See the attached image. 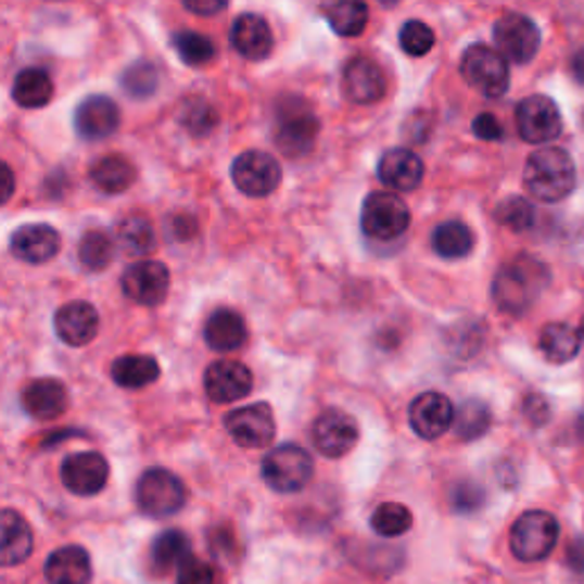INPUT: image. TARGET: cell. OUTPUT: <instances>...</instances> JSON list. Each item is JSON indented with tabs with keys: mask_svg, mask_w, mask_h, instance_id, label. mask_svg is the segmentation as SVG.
Wrapping results in <instances>:
<instances>
[{
	"mask_svg": "<svg viewBox=\"0 0 584 584\" xmlns=\"http://www.w3.org/2000/svg\"><path fill=\"white\" fill-rule=\"evenodd\" d=\"M567 561L575 573H584V538L575 536L567 548Z\"/></svg>",
	"mask_w": 584,
	"mask_h": 584,
	"instance_id": "681fc988",
	"label": "cell"
},
{
	"mask_svg": "<svg viewBox=\"0 0 584 584\" xmlns=\"http://www.w3.org/2000/svg\"><path fill=\"white\" fill-rule=\"evenodd\" d=\"M16 190V178H14V172L8 163L0 161V206L8 204V201L12 199Z\"/></svg>",
	"mask_w": 584,
	"mask_h": 584,
	"instance_id": "c3c4849f",
	"label": "cell"
},
{
	"mask_svg": "<svg viewBox=\"0 0 584 584\" xmlns=\"http://www.w3.org/2000/svg\"><path fill=\"white\" fill-rule=\"evenodd\" d=\"M580 434L584 436V414H582V418H580Z\"/></svg>",
	"mask_w": 584,
	"mask_h": 584,
	"instance_id": "db71d44e",
	"label": "cell"
},
{
	"mask_svg": "<svg viewBox=\"0 0 584 584\" xmlns=\"http://www.w3.org/2000/svg\"><path fill=\"white\" fill-rule=\"evenodd\" d=\"M62 484L69 488L74 496L89 498L101 493L110 478V466L99 453H76L62 461Z\"/></svg>",
	"mask_w": 584,
	"mask_h": 584,
	"instance_id": "2e32d148",
	"label": "cell"
},
{
	"mask_svg": "<svg viewBox=\"0 0 584 584\" xmlns=\"http://www.w3.org/2000/svg\"><path fill=\"white\" fill-rule=\"evenodd\" d=\"M550 267L532 254H516L507 261L491 285V297L507 316H525V313L544 295L550 285Z\"/></svg>",
	"mask_w": 584,
	"mask_h": 584,
	"instance_id": "6da1fadb",
	"label": "cell"
},
{
	"mask_svg": "<svg viewBox=\"0 0 584 584\" xmlns=\"http://www.w3.org/2000/svg\"><path fill=\"white\" fill-rule=\"evenodd\" d=\"M473 132L484 142H498L503 140V124L491 112H482L473 122Z\"/></svg>",
	"mask_w": 584,
	"mask_h": 584,
	"instance_id": "7dc6e473",
	"label": "cell"
},
{
	"mask_svg": "<svg viewBox=\"0 0 584 584\" xmlns=\"http://www.w3.org/2000/svg\"><path fill=\"white\" fill-rule=\"evenodd\" d=\"M434 30L424 24V21L411 18L399 30V49L411 55V58H422L434 49Z\"/></svg>",
	"mask_w": 584,
	"mask_h": 584,
	"instance_id": "7bdbcfd3",
	"label": "cell"
},
{
	"mask_svg": "<svg viewBox=\"0 0 584 584\" xmlns=\"http://www.w3.org/2000/svg\"><path fill=\"white\" fill-rule=\"evenodd\" d=\"M178 119H181L186 130L194 135V138H206L208 132L215 130L219 117L206 99L192 97L181 105V115H178Z\"/></svg>",
	"mask_w": 584,
	"mask_h": 584,
	"instance_id": "ab89813d",
	"label": "cell"
},
{
	"mask_svg": "<svg viewBox=\"0 0 584 584\" xmlns=\"http://www.w3.org/2000/svg\"><path fill=\"white\" fill-rule=\"evenodd\" d=\"M577 331H580V335H582V339H584V318H582V322L577 325Z\"/></svg>",
	"mask_w": 584,
	"mask_h": 584,
	"instance_id": "f5cc1de1",
	"label": "cell"
},
{
	"mask_svg": "<svg viewBox=\"0 0 584 584\" xmlns=\"http://www.w3.org/2000/svg\"><path fill=\"white\" fill-rule=\"evenodd\" d=\"M281 165L265 151H244L231 165V178L236 188L246 196H267L281 183Z\"/></svg>",
	"mask_w": 584,
	"mask_h": 584,
	"instance_id": "8fae6325",
	"label": "cell"
},
{
	"mask_svg": "<svg viewBox=\"0 0 584 584\" xmlns=\"http://www.w3.org/2000/svg\"><path fill=\"white\" fill-rule=\"evenodd\" d=\"M411 525L414 513L402 503H381L370 516V528L374 530L377 536L384 538H397L402 534H407Z\"/></svg>",
	"mask_w": 584,
	"mask_h": 584,
	"instance_id": "8d00e7d4",
	"label": "cell"
},
{
	"mask_svg": "<svg viewBox=\"0 0 584 584\" xmlns=\"http://www.w3.org/2000/svg\"><path fill=\"white\" fill-rule=\"evenodd\" d=\"M158 82H161L158 69H155V64L149 62V60L132 62L128 69L124 72V76H122L124 92L130 99H138V101H144V99L153 97L155 89H158Z\"/></svg>",
	"mask_w": 584,
	"mask_h": 584,
	"instance_id": "f35d334b",
	"label": "cell"
},
{
	"mask_svg": "<svg viewBox=\"0 0 584 584\" xmlns=\"http://www.w3.org/2000/svg\"><path fill=\"white\" fill-rule=\"evenodd\" d=\"M112 254H115V242H112L105 231L94 229L82 236L78 256L82 267H87L89 272H101V269H105L112 263Z\"/></svg>",
	"mask_w": 584,
	"mask_h": 584,
	"instance_id": "74e56055",
	"label": "cell"
},
{
	"mask_svg": "<svg viewBox=\"0 0 584 584\" xmlns=\"http://www.w3.org/2000/svg\"><path fill=\"white\" fill-rule=\"evenodd\" d=\"M491 409L488 404L473 397V399H466L459 411L455 414V434L461 439V441H478L482 439L488 430H491Z\"/></svg>",
	"mask_w": 584,
	"mask_h": 584,
	"instance_id": "d590c367",
	"label": "cell"
},
{
	"mask_svg": "<svg viewBox=\"0 0 584 584\" xmlns=\"http://www.w3.org/2000/svg\"><path fill=\"white\" fill-rule=\"evenodd\" d=\"M461 76L484 99H500L509 89L507 60L486 43H470L464 51Z\"/></svg>",
	"mask_w": 584,
	"mask_h": 584,
	"instance_id": "52a82bcc",
	"label": "cell"
},
{
	"mask_svg": "<svg viewBox=\"0 0 584 584\" xmlns=\"http://www.w3.org/2000/svg\"><path fill=\"white\" fill-rule=\"evenodd\" d=\"M575 163L559 147H542L530 153L523 169L525 190L542 204H557L575 190Z\"/></svg>",
	"mask_w": 584,
	"mask_h": 584,
	"instance_id": "7a4b0ae2",
	"label": "cell"
},
{
	"mask_svg": "<svg viewBox=\"0 0 584 584\" xmlns=\"http://www.w3.org/2000/svg\"><path fill=\"white\" fill-rule=\"evenodd\" d=\"M310 439L322 457L341 459L358 443V424L343 409H325L313 420Z\"/></svg>",
	"mask_w": 584,
	"mask_h": 584,
	"instance_id": "7c38bea8",
	"label": "cell"
},
{
	"mask_svg": "<svg viewBox=\"0 0 584 584\" xmlns=\"http://www.w3.org/2000/svg\"><path fill=\"white\" fill-rule=\"evenodd\" d=\"M473 231H470L464 221L447 219L434 229L432 233V250L445 261H459L473 252Z\"/></svg>",
	"mask_w": 584,
	"mask_h": 584,
	"instance_id": "1f68e13d",
	"label": "cell"
},
{
	"mask_svg": "<svg viewBox=\"0 0 584 584\" xmlns=\"http://www.w3.org/2000/svg\"><path fill=\"white\" fill-rule=\"evenodd\" d=\"M21 404L37 420H55L69 407V393L60 379H35L21 393Z\"/></svg>",
	"mask_w": 584,
	"mask_h": 584,
	"instance_id": "d4e9b609",
	"label": "cell"
},
{
	"mask_svg": "<svg viewBox=\"0 0 584 584\" xmlns=\"http://www.w3.org/2000/svg\"><path fill=\"white\" fill-rule=\"evenodd\" d=\"M135 500L151 519H169L186 507L188 491L181 478L165 468H149L135 488Z\"/></svg>",
	"mask_w": 584,
	"mask_h": 584,
	"instance_id": "8992f818",
	"label": "cell"
},
{
	"mask_svg": "<svg viewBox=\"0 0 584 584\" xmlns=\"http://www.w3.org/2000/svg\"><path fill=\"white\" fill-rule=\"evenodd\" d=\"M224 427H227L231 439L246 450H258V447L269 445L277 436L275 411L267 402L246 404V407L227 414Z\"/></svg>",
	"mask_w": 584,
	"mask_h": 584,
	"instance_id": "30bf717a",
	"label": "cell"
},
{
	"mask_svg": "<svg viewBox=\"0 0 584 584\" xmlns=\"http://www.w3.org/2000/svg\"><path fill=\"white\" fill-rule=\"evenodd\" d=\"M389 89L386 74L381 72V66L366 58L356 55L352 58L343 69V94L347 101L356 105H370L384 99Z\"/></svg>",
	"mask_w": 584,
	"mask_h": 584,
	"instance_id": "9a60e30c",
	"label": "cell"
},
{
	"mask_svg": "<svg viewBox=\"0 0 584 584\" xmlns=\"http://www.w3.org/2000/svg\"><path fill=\"white\" fill-rule=\"evenodd\" d=\"M571 72H573V78L584 85V49L575 51V55L571 58Z\"/></svg>",
	"mask_w": 584,
	"mask_h": 584,
	"instance_id": "816d5d0a",
	"label": "cell"
},
{
	"mask_svg": "<svg viewBox=\"0 0 584 584\" xmlns=\"http://www.w3.org/2000/svg\"><path fill=\"white\" fill-rule=\"evenodd\" d=\"M496 219L505 229L513 233H523L534 227L536 213H534L532 201H528L525 196H507L496 208Z\"/></svg>",
	"mask_w": 584,
	"mask_h": 584,
	"instance_id": "b9f144b4",
	"label": "cell"
},
{
	"mask_svg": "<svg viewBox=\"0 0 584 584\" xmlns=\"http://www.w3.org/2000/svg\"><path fill=\"white\" fill-rule=\"evenodd\" d=\"M320 135V119L302 99H285L277 110L275 142L288 158L313 151Z\"/></svg>",
	"mask_w": 584,
	"mask_h": 584,
	"instance_id": "3957f363",
	"label": "cell"
},
{
	"mask_svg": "<svg viewBox=\"0 0 584 584\" xmlns=\"http://www.w3.org/2000/svg\"><path fill=\"white\" fill-rule=\"evenodd\" d=\"M122 112L110 97H89L76 107L74 126L82 140H105L119 128Z\"/></svg>",
	"mask_w": 584,
	"mask_h": 584,
	"instance_id": "ffe728a7",
	"label": "cell"
},
{
	"mask_svg": "<svg viewBox=\"0 0 584 584\" xmlns=\"http://www.w3.org/2000/svg\"><path fill=\"white\" fill-rule=\"evenodd\" d=\"M559 523L553 513L542 509H530L521 513L509 532V548L516 559L532 564L544 561L557 546Z\"/></svg>",
	"mask_w": 584,
	"mask_h": 584,
	"instance_id": "277c9868",
	"label": "cell"
},
{
	"mask_svg": "<svg viewBox=\"0 0 584 584\" xmlns=\"http://www.w3.org/2000/svg\"><path fill=\"white\" fill-rule=\"evenodd\" d=\"M377 176L379 181L386 188H393L397 192H411L422 183L424 176V165L420 161V155L414 153L411 149H389L377 165Z\"/></svg>",
	"mask_w": 584,
	"mask_h": 584,
	"instance_id": "7402d4cb",
	"label": "cell"
},
{
	"mask_svg": "<svg viewBox=\"0 0 584 584\" xmlns=\"http://www.w3.org/2000/svg\"><path fill=\"white\" fill-rule=\"evenodd\" d=\"M523 416L534 424V427H544L550 416H553V409H550V402L544 397V395H528L523 399Z\"/></svg>",
	"mask_w": 584,
	"mask_h": 584,
	"instance_id": "bcb514c9",
	"label": "cell"
},
{
	"mask_svg": "<svg viewBox=\"0 0 584 584\" xmlns=\"http://www.w3.org/2000/svg\"><path fill=\"white\" fill-rule=\"evenodd\" d=\"M231 43L244 60H265L275 49V35L261 14H240L231 26Z\"/></svg>",
	"mask_w": 584,
	"mask_h": 584,
	"instance_id": "cb8c5ba5",
	"label": "cell"
},
{
	"mask_svg": "<svg viewBox=\"0 0 584 584\" xmlns=\"http://www.w3.org/2000/svg\"><path fill=\"white\" fill-rule=\"evenodd\" d=\"M204 389L211 402L231 404L252 393L254 374L240 361H215L204 374Z\"/></svg>",
	"mask_w": 584,
	"mask_h": 584,
	"instance_id": "ac0fdd59",
	"label": "cell"
},
{
	"mask_svg": "<svg viewBox=\"0 0 584 584\" xmlns=\"http://www.w3.org/2000/svg\"><path fill=\"white\" fill-rule=\"evenodd\" d=\"M493 41L500 51V55L516 64H528L534 60L542 47V33L536 24L525 14H505L493 26Z\"/></svg>",
	"mask_w": 584,
	"mask_h": 584,
	"instance_id": "9c48e42d",
	"label": "cell"
},
{
	"mask_svg": "<svg viewBox=\"0 0 584 584\" xmlns=\"http://www.w3.org/2000/svg\"><path fill=\"white\" fill-rule=\"evenodd\" d=\"M519 135L530 144H546L557 140L564 128L557 103L544 94H532L516 107Z\"/></svg>",
	"mask_w": 584,
	"mask_h": 584,
	"instance_id": "4fadbf2b",
	"label": "cell"
},
{
	"mask_svg": "<svg viewBox=\"0 0 584 584\" xmlns=\"http://www.w3.org/2000/svg\"><path fill=\"white\" fill-rule=\"evenodd\" d=\"M192 557V544L186 532L165 530L151 544V567L158 573H169Z\"/></svg>",
	"mask_w": 584,
	"mask_h": 584,
	"instance_id": "4dcf8cb0",
	"label": "cell"
},
{
	"mask_svg": "<svg viewBox=\"0 0 584 584\" xmlns=\"http://www.w3.org/2000/svg\"><path fill=\"white\" fill-rule=\"evenodd\" d=\"M176 584H215V571L206 561L190 557L178 567Z\"/></svg>",
	"mask_w": 584,
	"mask_h": 584,
	"instance_id": "f6af8a7d",
	"label": "cell"
},
{
	"mask_svg": "<svg viewBox=\"0 0 584 584\" xmlns=\"http://www.w3.org/2000/svg\"><path fill=\"white\" fill-rule=\"evenodd\" d=\"M450 505L457 513H473L484 505V491L475 482H459L450 491Z\"/></svg>",
	"mask_w": 584,
	"mask_h": 584,
	"instance_id": "ee69618b",
	"label": "cell"
},
{
	"mask_svg": "<svg viewBox=\"0 0 584 584\" xmlns=\"http://www.w3.org/2000/svg\"><path fill=\"white\" fill-rule=\"evenodd\" d=\"M43 573L51 584H89L92 582V559L80 546H62L51 553Z\"/></svg>",
	"mask_w": 584,
	"mask_h": 584,
	"instance_id": "484cf974",
	"label": "cell"
},
{
	"mask_svg": "<svg viewBox=\"0 0 584 584\" xmlns=\"http://www.w3.org/2000/svg\"><path fill=\"white\" fill-rule=\"evenodd\" d=\"M89 178H92V183L105 192V194H119V192H126L132 183L135 178H138V169H135V165L124 158V155H103L101 161H97L92 165V169H89Z\"/></svg>",
	"mask_w": 584,
	"mask_h": 584,
	"instance_id": "f546056e",
	"label": "cell"
},
{
	"mask_svg": "<svg viewBox=\"0 0 584 584\" xmlns=\"http://www.w3.org/2000/svg\"><path fill=\"white\" fill-rule=\"evenodd\" d=\"M53 92H55L53 80L43 69H24L14 78V85H12L14 103L28 110L49 105L53 99Z\"/></svg>",
	"mask_w": 584,
	"mask_h": 584,
	"instance_id": "836d02e7",
	"label": "cell"
},
{
	"mask_svg": "<svg viewBox=\"0 0 584 584\" xmlns=\"http://www.w3.org/2000/svg\"><path fill=\"white\" fill-rule=\"evenodd\" d=\"M124 295L140 306H161L169 292V269L158 261L132 263L122 277Z\"/></svg>",
	"mask_w": 584,
	"mask_h": 584,
	"instance_id": "5bb4252c",
	"label": "cell"
},
{
	"mask_svg": "<svg viewBox=\"0 0 584 584\" xmlns=\"http://www.w3.org/2000/svg\"><path fill=\"white\" fill-rule=\"evenodd\" d=\"M110 374L115 379L117 386L138 391L153 384V381L161 377V366L149 354H126L112 364Z\"/></svg>",
	"mask_w": 584,
	"mask_h": 584,
	"instance_id": "f1b7e54d",
	"label": "cell"
},
{
	"mask_svg": "<svg viewBox=\"0 0 584 584\" xmlns=\"http://www.w3.org/2000/svg\"><path fill=\"white\" fill-rule=\"evenodd\" d=\"M186 10L201 14V16H211V14L227 10V3H219V0H188Z\"/></svg>",
	"mask_w": 584,
	"mask_h": 584,
	"instance_id": "f907efd6",
	"label": "cell"
},
{
	"mask_svg": "<svg viewBox=\"0 0 584 584\" xmlns=\"http://www.w3.org/2000/svg\"><path fill=\"white\" fill-rule=\"evenodd\" d=\"M53 322L62 343L72 347H85L99 333V310L87 302H69L55 313Z\"/></svg>",
	"mask_w": 584,
	"mask_h": 584,
	"instance_id": "603a6c76",
	"label": "cell"
},
{
	"mask_svg": "<svg viewBox=\"0 0 584 584\" xmlns=\"http://www.w3.org/2000/svg\"><path fill=\"white\" fill-rule=\"evenodd\" d=\"M313 457L302 445L283 443L269 450L261 464V475L265 484L277 493H297L313 480Z\"/></svg>",
	"mask_w": 584,
	"mask_h": 584,
	"instance_id": "5b68a950",
	"label": "cell"
},
{
	"mask_svg": "<svg viewBox=\"0 0 584 584\" xmlns=\"http://www.w3.org/2000/svg\"><path fill=\"white\" fill-rule=\"evenodd\" d=\"M411 211L393 192H372L366 196L361 208V229L368 238L391 242L407 233Z\"/></svg>",
	"mask_w": 584,
	"mask_h": 584,
	"instance_id": "ba28073f",
	"label": "cell"
},
{
	"mask_svg": "<svg viewBox=\"0 0 584 584\" xmlns=\"http://www.w3.org/2000/svg\"><path fill=\"white\" fill-rule=\"evenodd\" d=\"M204 339L215 352H236L246 343V325L238 310L219 308L208 318Z\"/></svg>",
	"mask_w": 584,
	"mask_h": 584,
	"instance_id": "4316f807",
	"label": "cell"
},
{
	"mask_svg": "<svg viewBox=\"0 0 584 584\" xmlns=\"http://www.w3.org/2000/svg\"><path fill=\"white\" fill-rule=\"evenodd\" d=\"M33 548L35 536L30 523L14 509H0V569L24 564Z\"/></svg>",
	"mask_w": 584,
	"mask_h": 584,
	"instance_id": "44dd1931",
	"label": "cell"
},
{
	"mask_svg": "<svg viewBox=\"0 0 584 584\" xmlns=\"http://www.w3.org/2000/svg\"><path fill=\"white\" fill-rule=\"evenodd\" d=\"M582 335L577 327H571L567 322H550L544 327L542 335H538V350H542L548 364H569L580 354Z\"/></svg>",
	"mask_w": 584,
	"mask_h": 584,
	"instance_id": "83f0119b",
	"label": "cell"
},
{
	"mask_svg": "<svg viewBox=\"0 0 584 584\" xmlns=\"http://www.w3.org/2000/svg\"><path fill=\"white\" fill-rule=\"evenodd\" d=\"M322 12L331 30L341 37H358L368 26V5L356 3V0L325 5Z\"/></svg>",
	"mask_w": 584,
	"mask_h": 584,
	"instance_id": "e575fe53",
	"label": "cell"
},
{
	"mask_svg": "<svg viewBox=\"0 0 584 584\" xmlns=\"http://www.w3.org/2000/svg\"><path fill=\"white\" fill-rule=\"evenodd\" d=\"M453 422H455V407L447 395L427 391L411 402L409 424L420 439L436 441L450 430Z\"/></svg>",
	"mask_w": 584,
	"mask_h": 584,
	"instance_id": "e0dca14e",
	"label": "cell"
},
{
	"mask_svg": "<svg viewBox=\"0 0 584 584\" xmlns=\"http://www.w3.org/2000/svg\"><path fill=\"white\" fill-rule=\"evenodd\" d=\"M172 43H174V49H176L178 58H181L190 66H204L217 53V49H215V43H213L211 37L199 35V33H190V30L176 33L174 39H172Z\"/></svg>",
	"mask_w": 584,
	"mask_h": 584,
	"instance_id": "60d3db41",
	"label": "cell"
},
{
	"mask_svg": "<svg viewBox=\"0 0 584 584\" xmlns=\"http://www.w3.org/2000/svg\"><path fill=\"white\" fill-rule=\"evenodd\" d=\"M112 242L126 256H149L155 250V233L149 219L135 215L117 224Z\"/></svg>",
	"mask_w": 584,
	"mask_h": 584,
	"instance_id": "d6a6232c",
	"label": "cell"
},
{
	"mask_svg": "<svg viewBox=\"0 0 584 584\" xmlns=\"http://www.w3.org/2000/svg\"><path fill=\"white\" fill-rule=\"evenodd\" d=\"M62 238L49 224H26L18 227L10 238L12 254L30 265L49 263L60 254Z\"/></svg>",
	"mask_w": 584,
	"mask_h": 584,
	"instance_id": "d6986e66",
	"label": "cell"
}]
</instances>
